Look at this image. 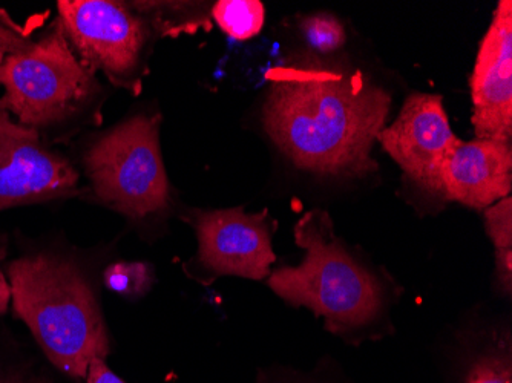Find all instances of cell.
Masks as SVG:
<instances>
[{
  "instance_id": "1",
  "label": "cell",
  "mask_w": 512,
  "mask_h": 383,
  "mask_svg": "<svg viewBox=\"0 0 512 383\" xmlns=\"http://www.w3.org/2000/svg\"><path fill=\"white\" fill-rule=\"evenodd\" d=\"M263 125L273 143L304 171L330 177H367L385 128L391 95L359 71L321 63L279 66L269 73Z\"/></svg>"
},
{
  "instance_id": "2",
  "label": "cell",
  "mask_w": 512,
  "mask_h": 383,
  "mask_svg": "<svg viewBox=\"0 0 512 383\" xmlns=\"http://www.w3.org/2000/svg\"><path fill=\"white\" fill-rule=\"evenodd\" d=\"M11 305L30 328L46 359L85 379L94 359L111 351L96 293L74 259L59 250H30L8 262Z\"/></svg>"
},
{
  "instance_id": "3",
  "label": "cell",
  "mask_w": 512,
  "mask_h": 383,
  "mask_svg": "<svg viewBox=\"0 0 512 383\" xmlns=\"http://www.w3.org/2000/svg\"><path fill=\"white\" fill-rule=\"evenodd\" d=\"M295 241L306 255L299 266L270 273L275 295L293 307L309 308L335 334L362 330L379 319L384 285L335 235L329 213L307 212L296 223Z\"/></svg>"
},
{
  "instance_id": "4",
  "label": "cell",
  "mask_w": 512,
  "mask_h": 383,
  "mask_svg": "<svg viewBox=\"0 0 512 383\" xmlns=\"http://www.w3.org/2000/svg\"><path fill=\"white\" fill-rule=\"evenodd\" d=\"M0 86V108L43 138L77 122L102 89L96 73L80 62L56 22L5 59Z\"/></svg>"
},
{
  "instance_id": "5",
  "label": "cell",
  "mask_w": 512,
  "mask_h": 383,
  "mask_svg": "<svg viewBox=\"0 0 512 383\" xmlns=\"http://www.w3.org/2000/svg\"><path fill=\"white\" fill-rule=\"evenodd\" d=\"M160 125L161 115H135L100 135L83 155L94 197L132 221L158 217L171 204Z\"/></svg>"
},
{
  "instance_id": "6",
  "label": "cell",
  "mask_w": 512,
  "mask_h": 383,
  "mask_svg": "<svg viewBox=\"0 0 512 383\" xmlns=\"http://www.w3.org/2000/svg\"><path fill=\"white\" fill-rule=\"evenodd\" d=\"M56 23L83 65L138 94L151 25L134 5L115 0H60Z\"/></svg>"
},
{
  "instance_id": "7",
  "label": "cell",
  "mask_w": 512,
  "mask_h": 383,
  "mask_svg": "<svg viewBox=\"0 0 512 383\" xmlns=\"http://www.w3.org/2000/svg\"><path fill=\"white\" fill-rule=\"evenodd\" d=\"M186 221L197 233L198 252L186 266L189 276L211 284L220 276L261 281L275 264V223L267 210L247 213L244 207L192 210Z\"/></svg>"
},
{
  "instance_id": "8",
  "label": "cell",
  "mask_w": 512,
  "mask_h": 383,
  "mask_svg": "<svg viewBox=\"0 0 512 383\" xmlns=\"http://www.w3.org/2000/svg\"><path fill=\"white\" fill-rule=\"evenodd\" d=\"M73 163L0 108V212L80 194Z\"/></svg>"
},
{
  "instance_id": "9",
  "label": "cell",
  "mask_w": 512,
  "mask_h": 383,
  "mask_svg": "<svg viewBox=\"0 0 512 383\" xmlns=\"http://www.w3.org/2000/svg\"><path fill=\"white\" fill-rule=\"evenodd\" d=\"M376 141L411 181L439 195L440 169L460 138L451 129L442 95L414 92Z\"/></svg>"
},
{
  "instance_id": "10",
  "label": "cell",
  "mask_w": 512,
  "mask_h": 383,
  "mask_svg": "<svg viewBox=\"0 0 512 383\" xmlns=\"http://www.w3.org/2000/svg\"><path fill=\"white\" fill-rule=\"evenodd\" d=\"M479 140H512V2L502 0L477 51L470 79Z\"/></svg>"
},
{
  "instance_id": "11",
  "label": "cell",
  "mask_w": 512,
  "mask_h": 383,
  "mask_svg": "<svg viewBox=\"0 0 512 383\" xmlns=\"http://www.w3.org/2000/svg\"><path fill=\"white\" fill-rule=\"evenodd\" d=\"M511 141L457 143L440 169L439 195L471 209H486L511 195Z\"/></svg>"
},
{
  "instance_id": "12",
  "label": "cell",
  "mask_w": 512,
  "mask_h": 383,
  "mask_svg": "<svg viewBox=\"0 0 512 383\" xmlns=\"http://www.w3.org/2000/svg\"><path fill=\"white\" fill-rule=\"evenodd\" d=\"M218 27L235 40H249L264 25V5L258 0H221L212 8Z\"/></svg>"
},
{
  "instance_id": "13",
  "label": "cell",
  "mask_w": 512,
  "mask_h": 383,
  "mask_svg": "<svg viewBox=\"0 0 512 383\" xmlns=\"http://www.w3.org/2000/svg\"><path fill=\"white\" fill-rule=\"evenodd\" d=\"M459 383H512V361L509 347L488 348L468 362Z\"/></svg>"
},
{
  "instance_id": "14",
  "label": "cell",
  "mask_w": 512,
  "mask_h": 383,
  "mask_svg": "<svg viewBox=\"0 0 512 383\" xmlns=\"http://www.w3.org/2000/svg\"><path fill=\"white\" fill-rule=\"evenodd\" d=\"M301 33L313 50L321 54L335 53L345 43L342 23L332 14H313L302 19Z\"/></svg>"
},
{
  "instance_id": "15",
  "label": "cell",
  "mask_w": 512,
  "mask_h": 383,
  "mask_svg": "<svg viewBox=\"0 0 512 383\" xmlns=\"http://www.w3.org/2000/svg\"><path fill=\"white\" fill-rule=\"evenodd\" d=\"M485 229L491 239L496 258L512 256V200L511 195L485 209Z\"/></svg>"
},
{
  "instance_id": "16",
  "label": "cell",
  "mask_w": 512,
  "mask_h": 383,
  "mask_svg": "<svg viewBox=\"0 0 512 383\" xmlns=\"http://www.w3.org/2000/svg\"><path fill=\"white\" fill-rule=\"evenodd\" d=\"M149 269L142 262H119L109 266L105 272V282L109 289L122 295H140L149 287Z\"/></svg>"
},
{
  "instance_id": "17",
  "label": "cell",
  "mask_w": 512,
  "mask_h": 383,
  "mask_svg": "<svg viewBox=\"0 0 512 383\" xmlns=\"http://www.w3.org/2000/svg\"><path fill=\"white\" fill-rule=\"evenodd\" d=\"M28 42H30L28 34L17 27L5 11H0V74H2L5 59Z\"/></svg>"
},
{
  "instance_id": "18",
  "label": "cell",
  "mask_w": 512,
  "mask_h": 383,
  "mask_svg": "<svg viewBox=\"0 0 512 383\" xmlns=\"http://www.w3.org/2000/svg\"><path fill=\"white\" fill-rule=\"evenodd\" d=\"M0 383H51V380L25 362H2Z\"/></svg>"
},
{
  "instance_id": "19",
  "label": "cell",
  "mask_w": 512,
  "mask_h": 383,
  "mask_svg": "<svg viewBox=\"0 0 512 383\" xmlns=\"http://www.w3.org/2000/svg\"><path fill=\"white\" fill-rule=\"evenodd\" d=\"M7 255L8 236L4 232H0V316H4L11 305L10 284H8L7 273L2 269V262L7 259Z\"/></svg>"
},
{
  "instance_id": "20",
  "label": "cell",
  "mask_w": 512,
  "mask_h": 383,
  "mask_svg": "<svg viewBox=\"0 0 512 383\" xmlns=\"http://www.w3.org/2000/svg\"><path fill=\"white\" fill-rule=\"evenodd\" d=\"M85 383H126L120 379L111 368L106 365L105 359H94L89 364L88 373H86Z\"/></svg>"
},
{
  "instance_id": "21",
  "label": "cell",
  "mask_w": 512,
  "mask_h": 383,
  "mask_svg": "<svg viewBox=\"0 0 512 383\" xmlns=\"http://www.w3.org/2000/svg\"><path fill=\"white\" fill-rule=\"evenodd\" d=\"M0 364H2V361H0Z\"/></svg>"
}]
</instances>
